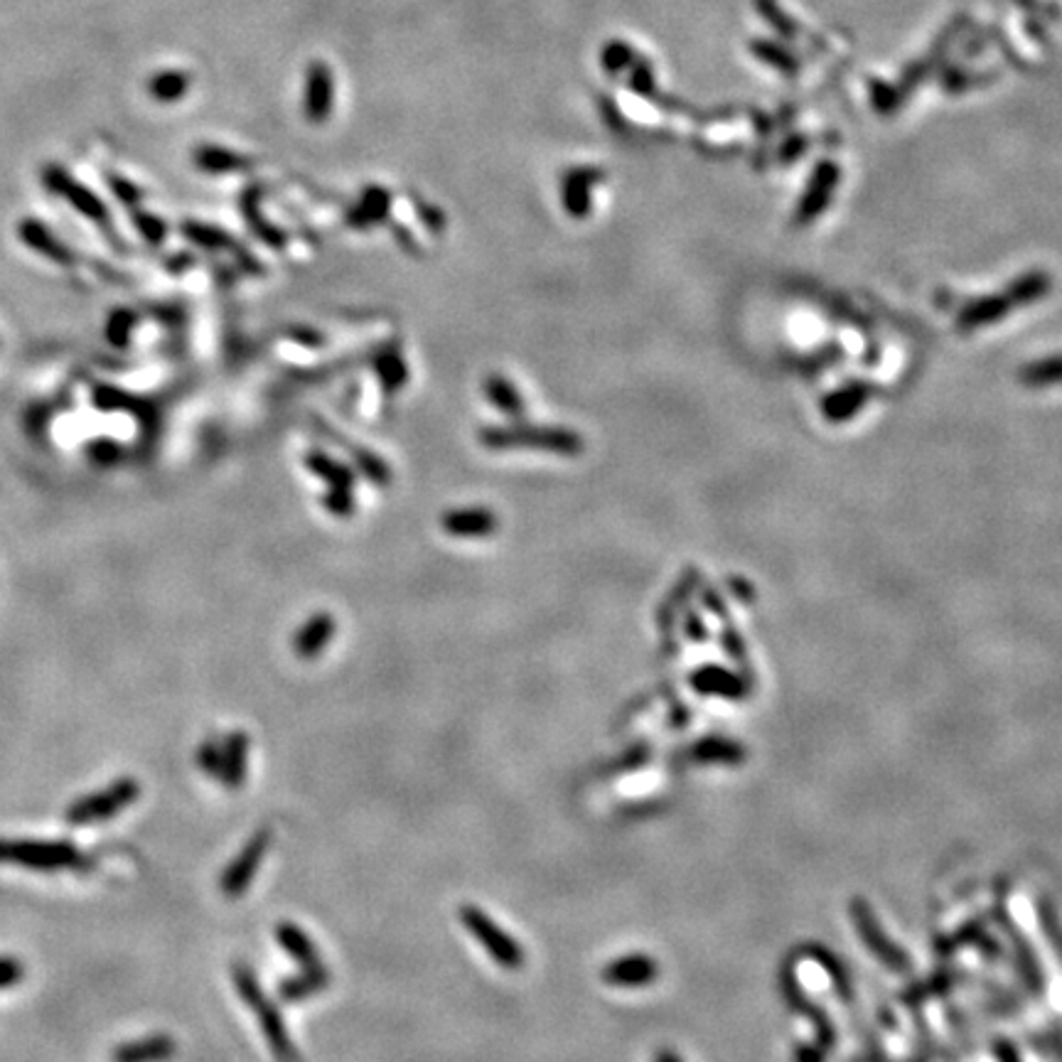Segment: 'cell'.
I'll return each mask as SVG.
<instances>
[{"label":"cell","mask_w":1062,"mask_h":1062,"mask_svg":"<svg viewBox=\"0 0 1062 1062\" xmlns=\"http://www.w3.org/2000/svg\"><path fill=\"white\" fill-rule=\"evenodd\" d=\"M0 863L37 873L91 871V858L67 839H0Z\"/></svg>","instance_id":"6da1fadb"},{"label":"cell","mask_w":1062,"mask_h":1062,"mask_svg":"<svg viewBox=\"0 0 1062 1062\" xmlns=\"http://www.w3.org/2000/svg\"><path fill=\"white\" fill-rule=\"evenodd\" d=\"M232 979H234V986H236V991H239L241 999H244L246 1006L254 1011V1016L259 1018L261 1033H264L273 1058H276L278 1062H300V1053H298V1048H295L291 1033H288L286 1021H283L276 1003L268 999L266 991L261 989L259 976L254 974V969H251L246 962H234Z\"/></svg>","instance_id":"7a4b0ae2"},{"label":"cell","mask_w":1062,"mask_h":1062,"mask_svg":"<svg viewBox=\"0 0 1062 1062\" xmlns=\"http://www.w3.org/2000/svg\"><path fill=\"white\" fill-rule=\"evenodd\" d=\"M138 797H141V782H136L133 777H121V780H114L109 787H104V790L74 799L67 807L64 819L72 826L106 822V819L116 817L123 809L131 807Z\"/></svg>","instance_id":"3957f363"},{"label":"cell","mask_w":1062,"mask_h":1062,"mask_svg":"<svg viewBox=\"0 0 1062 1062\" xmlns=\"http://www.w3.org/2000/svg\"><path fill=\"white\" fill-rule=\"evenodd\" d=\"M460 922L502 969H507V972L524 969L527 954H524L522 944H519L517 937L504 932L485 910H480L477 905H463L460 908Z\"/></svg>","instance_id":"277c9868"},{"label":"cell","mask_w":1062,"mask_h":1062,"mask_svg":"<svg viewBox=\"0 0 1062 1062\" xmlns=\"http://www.w3.org/2000/svg\"><path fill=\"white\" fill-rule=\"evenodd\" d=\"M268 846H271V829H259L246 841V846L236 854V858H232V863L224 868L222 878H219V888H222L227 898H241L251 888V881H254L268 854Z\"/></svg>","instance_id":"5b68a950"},{"label":"cell","mask_w":1062,"mask_h":1062,"mask_svg":"<svg viewBox=\"0 0 1062 1062\" xmlns=\"http://www.w3.org/2000/svg\"><path fill=\"white\" fill-rule=\"evenodd\" d=\"M839 177V165L831 163V160H824V163L814 168L812 180H809L807 190H804L802 200L797 205V224H812L824 212L826 205L831 202L836 185H839Z\"/></svg>","instance_id":"8992f818"},{"label":"cell","mask_w":1062,"mask_h":1062,"mask_svg":"<svg viewBox=\"0 0 1062 1062\" xmlns=\"http://www.w3.org/2000/svg\"><path fill=\"white\" fill-rule=\"evenodd\" d=\"M249 748L251 740L244 731L229 733L222 740V772H219V782H222L227 790H241V785L246 782V772H249Z\"/></svg>","instance_id":"52a82bcc"},{"label":"cell","mask_w":1062,"mask_h":1062,"mask_svg":"<svg viewBox=\"0 0 1062 1062\" xmlns=\"http://www.w3.org/2000/svg\"><path fill=\"white\" fill-rule=\"evenodd\" d=\"M175 1053V1040L165 1033H155L118 1045L111 1053V1062H168L175 1058Z\"/></svg>","instance_id":"ba28073f"},{"label":"cell","mask_w":1062,"mask_h":1062,"mask_svg":"<svg viewBox=\"0 0 1062 1062\" xmlns=\"http://www.w3.org/2000/svg\"><path fill=\"white\" fill-rule=\"evenodd\" d=\"M1011 308H1013V303L1006 293L972 300V303L964 305L962 313L957 315V327L962 332H972V330H979V327L994 325L1006 318V315L1011 313Z\"/></svg>","instance_id":"9c48e42d"},{"label":"cell","mask_w":1062,"mask_h":1062,"mask_svg":"<svg viewBox=\"0 0 1062 1062\" xmlns=\"http://www.w3.org/2000/svg\"><path fill=\"white\" fill-rule=\"evenodd\" d=\"M871 386L868 384H849L836 389L834 394H829L822 401V416L829 423H844L851 421L863 406L871 401Z\"/></svg>","instance_id":"30bf717a"},{"label":"cell","mask_w":1062,"mask_h":1062,"mask_svg":"<svg viewBox=\"0 0 1062 1062\" xmlns=\"http://www.w3.org/2000/svg\"><path fill=\"white\" fill-rule=\"evenodd\" d=\"M330 979L332 976L327 972L325 964H318V967H300L298 974L286 976V979L281 981L278 996L291 1003L305 1001L310 999V996L323 994L327 986H330Z\"/></svg>","instance_id":"8fae6325"},{"label":"cell","mask_w":1062,"mask_h":1062,"mask_svg":"<svg viewBox=\"0 0 1062 1062\" xmlns=\"http://www.w3.org/2000/svg\"><path fill=\"white\" fill-rule=\"evenodd\" d=\"M654 976H657V964L640 954L615 959L603 969V981L610 986H642Z\"/></svg>","instance_id":"7c38bea8"},{"label":"cell","mask_w":1062,"mask_h":1062,"mask_svg":"<svg viewBox=\"0 0 1062 1062\" xmlns=\"http://www.w3.org/2000/svg\"><path fill=\"white\" fill-rule=\"evenodd\" d=\"M332 635H335V620L330 615H315L305 622L298 630V635L293 637V652L300 659H315L323 654V649L330 645Z\"/></svg>","instance_id":"4fadbf2b"},{"label":"cell","mask_w":1062,"mask_h":1062,"mask_svg":"<svg viewBox=\"0 0 1062 1062\" xmlns=\"http://www.w3.org/2000/svg\"><path fill=\"white\" fill-rule=\"evenodd\" d=\"M276 940L283 947V952L295 959L300 967H318V964H323L315 942L310 940L295 922H278Z\"/></svg>","instance_id":"5bb4252c"},{"label":"cell","mask_w":1062,"mask_h":1062,"mask_svg":"<svg viewBox=\"0 0 1062 1062\" xmlns=\"http://www.w3.org/2000/svg\"><path fill=\"white\" fill-rule=\"evenodd\" d=\"M443 527L453 536H485L497 527V519L487 509H460L443 519Z\"/></svg>","instance_id":"9a60e30c"},{"label":"cell","mask_w":1062,"mask_h":1062,"mask_svg":"<svg viewBox=\"0 0 1062 1062\" xmlns=\"http://www.w3.org/2000/svg\"><path fill=\"white\" fill-rule=\"evenodd\" d=\"M1053 288V278L1045 271H1031L1026 276H1018L1016 281L1008 286L1006 295L1011 298L1013 305H1031L1035 300L1045 298Z\"/></svg>","instance_id":"2e32d148"},{"label":"cell","mask_w":1062,"mask_h":1062,"mask_svg":"<svg viewBox=\"0 0 1062 1062\" xmlns=\"http://www.w3.org/2000/svg\"><path fill=\"white\" fill-rule=\"evenodd\" d=\"M1018 379H1021V384L1031 386V389H1045V386L1062 384V354L1026 364V367L1018 372Z\"/></svg>","instance_id":"e0dca14e"},{"label":"cell","mask_w":1062,"mask_h":1062,"mask_svg":"<svg viewBox=\"0 0 1062 1062\" xmlns=\"http://www.w3.org/2000/svg\"><path fill=\"white\" fill-rule=\"evenodd\" d=\"M750 50H753V55L758 59H763V62L772 64V67H777L780 72H797V59L790 55V52L785 50L782 45H775V42H767V40H755L753 45H750Z\"/></svg>","instance_id":"ac0fdd59"},{"label":"cell","mask_w":1062,"mask_h":1062,"mask_svg":"<svg viewBox=\"0 0 1062 1062\" xmlns=\"http://www.w3.org/2000/svg\"><path fill=\"white\" fill-rule=\"evenodd\" d=\"M755 8H758V13L763 15L767 23L780 32V35H785V37L797 35V25L792 23L790 15H787L785 10L777 5V0H755Z\"/></svg>","instance_id":"d6986e66"},{"label":"cell","mask_w":1062,"mask_h":1062,"mask_svg":"<svg viewBox=\"0 0 1062 1062\" xmlns=\"http://www.w3.org/2000/svg\"><path fill=\"white\" fill-rule=\"evenodd\" d=\"M197 765L212 780H219V772H222V740L207 738L205 743L197 748Z\"/></svg>","instance_id":"ffe728a7"},{"label":"cell","mask_w":1062,"mask_h":1062,"mask_svg":"<svg viewBox=\"0 0 1062 1062\" xmlns=\"http://www.w3.org/2000/svg\"><path fill=\"white\" fill-rule=\"evenodd\" d=\"M871 89H873V104H876V109L881 111V114H890V111L900 104V94L893 87H888V84L873 82Z\"/></svg>","instance_id":"44dd1931"},{"label":"cell","mask_w":1062,"mask_h":1062,"mask_svg":"<svg viewBox=\"0 0 1062 1062\" xmlns=\"http://www.w3.org/2000/svg\"><path fill=\"white\" fill-rule=\"evenodd\" d=\"M25 969L18 959L13 957H0V989H10V986L18 984L23 979Z\"/></svg>","instance_id":"7402d4cb"},{"label":"cell","mask_w":1062,"mask_h":1062,"mask_svg":"<svg viewBox=\"0 0 1062 1062\" xmlns=\"http://www.w3.org/2000/svg\"><path fill=\"white\" fill-rule=\"evenodd\" d=\"M657 1062H679V1060H677V1058H674V1055H669V1053H662V1055H659V1058H657Z\"/></svg>","instance_id":"603a6c76"}]
</instances>
